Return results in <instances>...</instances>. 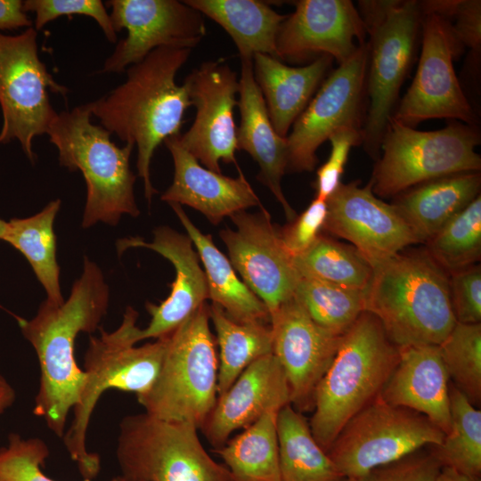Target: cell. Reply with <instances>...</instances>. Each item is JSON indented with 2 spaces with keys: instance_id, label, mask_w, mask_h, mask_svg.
Masks as SVG:
<instances>
[{
  "instance_id": "obj_13",
  "label": "cell",
  "mask_w": 481,
  "mask_h": 481,
  "mask_svg": "<svg viewBox=\"0 0 481 481\" xmlns=\"http://www.w3.org/2000/svg\"><path fill=\"white\" fill-rule=\"evenodd\" d=\"M421 14L422 45L417 71L392 118L411 127L433 118L474 126V111L452 63L462 47L444 19L434 13Z\"/></svg>"
},
{
  "instance_id": "obj_5",
  "label": "cell",
  "mask_w": 481,
  "mask_h": 481,
  "mask_svg": "<svg viewBox=\"0 0 481 481\" xmlns=\"http://www.w3.org/2000/svg\"><path fill=\"white\" fill-rule=\"evenodd\" d=\"M399 356V348L367 311L342 334L316 388L309 421L314 437L327 452L344 425L379 395Z\"/></svg>"
},
{
  "instance_id": "obj_39",
  "label": "cell",
  "mask_w": 481,
  "mask_h": 481,
  "mask_svg": "<svg viewBox=\"0 0 481 481\" xmlns=\"http://www.w3.org/2000/svg\"><path fill=\"white\" fill-rule=\"evenodd\" d=\"M49 453L41 438L9 434L7 444L0 448V481H56L42 469ZM110 481L127 480L118 476Z\"/></svg>"
},
{
  "instance_id": "obj_32",
  "label": "cell",
  "mask_w": 481,
  "mask_h": 481,
  "mask_svg": "<svg viewBox=\"0 0 481 481\" xmlns=\"http://www.w3.org/2000/svg\"><path fill=\"white\" fill-rule=\"evenodd\" d=\"M277 413L266 412L224 445L213 449L233 481H281Z\"/></svg>"
},
{
  "instance_id": "obj_31",
  "label": "cell",
  "mask_w": 481,
  "mask_h": 481,
  "mask_svg": "<svg viewBox=\"0 0 481 481\" xmlns=\"http://www.w3.org/2000/svg\"><path fill=\"white\" fill-rule=\"evenodd\" d=\"M61 204V200L57 199L32 216L11 219L3 239L27 258L46 292V300L57 306L65 301L60 285L53 230Z\"/></svg>"
},
{
  "instance_id": "obj_42",
  "label": "cell",
  "mask_w": 481,
  "mask_h": 481,
  "mask_svg": "<svg viewBox=\"0 0 481 481\" xmlns=\"http://www.w3.org/2000/svg\"><path fill=\"white\" fill-rule=\"evenodd\" d=\"M423 449L342 481H434L442 466L429 449Z\"/></svg>"
},
{
  "instance_id": "obj_37",
  "label": "cell",
  "mask_w": 481,
  "mask_h": 481,
  "mask_svg": "<svg viewBox=\"0 0 481 481\" xmlns=\"http://www.w3.org/2000/svg\"><path fill=\"white\" fill-rule=\"evenodd\" d=\"M294 297L320 326L344 334L364 311V291L300 276Z\"/></svg>"
},
{
  "instance_id": "obj_47",
  "label": "cell",
  "mask_w": 481,
  "mask_h": 481,
  "mask_svg": "<svg viewBox=\"0 0 481 481\" xmlns=\"http://www.w3.org/2000/svg\"><path fill=\"white\" fill-rule=\"evenodd\" d=\"M15 397L13 387L0 372V415L12 405Z\"/></svg>"
},
{
  "instance_id": "obj_48",
  "label": "cell",
  "mask_w": 481,
  "mask_h": 481,
  "mask_svg": "<svg viewBox=\"0 0 481 481\" xmlns=\"http://www.w3.org/2000/svg\"><path fill=\"white\" fill-rule=\"evenodd\" d=\"M434 481H481V478L462 474L448 467H442Z\"/></svg>"
},
{
  "instance_id": "obj_22",
  "label": "cell",
  "mask_w": 481,
  "mask_h": 481,
  "mask_svg": "<svg viewBox=\"0 0 481 481\" xmlns=\"http://www.w3.org/2000/svg\"><path fill=\"white\" fill-rule=\"evenodd\" d=\"M290 404L288 381L272 353L253 362L216 403L200 430L214 449L236 430L247 428L268 412Z\"/></svg>"
},
{
  "instance_id": "obj_45",
  "label": "cell",
  "mask_w": 481,
  "mask_h": 481,
  "mask_svg": "<svg viewBox=\"0 0 481 481\" xmlns=\"http://www.w3.org/2000/svg\"><path fill=\"white\" fill-rule=\"evenodd\" d=\"M326 216V200L315 197L300 215L280 230L283 247L292 258L305 252L316 240Z\"/></svg>"
},
{
  "instance_id": "obj_12",
  "label": "cell",
  "mask_w": 481,
  "mask_h": 481,
  "mask_svg": "<svg viewBox=\"0 0 481 481\" xmlns=\"http://www.w3.org/2000/svg\"><path fill=\"white\" fill-rule=\"evenodd\" d=\"M37 37L33 27L17 36L0 33V143L18 140L32 163L34 138L46 134L58 114L48 91L63 97L69 92L40 60Z\"/></svg>"
},
{
  "instance_id": "obj_46",
  "label": "cell",
  "mask_w": 481,
  "mask_h": 481,
  "mask_svg": "<svg viewBox=\"0 0 481 481\" xmlns=\"http://www.w3.org/2000/svg\"><path fill=\"white\" fill-rule=\"evenodd\" d=\"M32 27L23 8V1L0 0V30Z\"/></svg>"
},
{
  "instance_id": "obj_7",
  "label": "cell",
  "mask_w": 481,
  "mask_h": 481,
  "mask_svg": "<svg viewBox=\"0 0 481 481\" xmlns=\"http://www.w3.org/2000/svg\"><path fill=\"white\" fill-rule=\"evenodd\" d=\"M217 373L216 337L204 303L167 335L158 376L137 401L153 417L200 429L217 400Z\"/></svg>"
},
{
  "instance_id": "obj_4",
  "label": "cell",
  "mask_w": 481,
  "mask_h": 481,
  "mask_svg": "<svg viewBox=\"0 0 481 481\" xmlns=\"http://www.w3.org/2000/svg\"><path fill=\"white\" fill-rule=\"evenodd\" d=\"M138 313L127 306L120 326L108 332L100 329V337H90L85 354V382L73 407V419L64 433L63 443L77 464L83 481H93L101 470L100 456L87 450L86 434L93 412L109 389L135 393L147 391L159 371L167 336L135 346L140 328Z\"/></svg>"
},
{
  "instance_id": "obj_3",
  "label": "cell",
  "mask_w": 481,
  "mask_h": 481,
  "mask_svg": "<svg viewBox=\"0 0 481 481\" xmlns=\"http://www.w3.org/2000/svg\"><path fill=\"white\" fill-rule=\"evenodd\" d=\"M364 311L398 348L440 345L456 322L449 275L427 251L400 252L372 266Z\"/></svg>"
},
{
  "instance_id": "obj_35",
  "label": "cell",
  "mask_w": 481,
  "mask_h": 481,
  "mask_svg": "<svg viewBox=\"0 0 481 481\" xmlns=\"http://www.w3.org/2000/svg\"><path fill=\"white\" fill-rule=\"evenodd\" d=\"M451 428L438 445L428 446L442 467L481 476V411L453 384L449 387Z\"/></svg>"
},
{
  "instance_id": "obj_16",
  "label": "cell",
  "mask_w": 481,
  "mask_h": 481,
  "mask_svg": "<svg viewBox=\"0 0 481 481\" xmlns=\"http://www.w3.org/2000/svg\"><path fill=\"white\" fill-rule=\"evenodd\" d=\"M183 85L196 114L192 126L178 135L181 145L214 172L221 173V161L238 167L234 120L237 73L223 60L208 61L188 74Z\"/></svg>"
},
{
  "instance_id": "obj_21",
  "label": "cell",
  "mask_w": 481,
  "mask_h": 481,
  "mask_svg": "<svg viewBox=\"0 0 481 481\" xmlns=\"http://www.w3.org/2000/svg\"><path fill=\"white\" fill-rule=\"evenodd\" d=\"M119 254L128 248L151 249L174 265L175 278L168 297L159 305L146 303L151 321L141 329L139 339L159 338L169 335L208 298V289L200 259L187 234L168 226H159L153 239L146 242L141 238L122 239L118 241Z\"/></svg>"
},
{
  "instance_id": "obj_34",
  "label": "cell",
  "mask_w": 481,
  "mask_h": 481,
  "mask_svg": "<svg viewBox=\"0 0 481 481\" xmlns=\"http://www.w3.org/2000/svg\"><path fill=\"white\" fill-rule=\"evenodd\" d=\"M292 259L299 276L360 291H365L372 276L371 265L355 247L322 233Z\"/></svg>"
},
{
  "instance_id": "obj_18",
  "label": "cell",
  "mask_w": 481,
  "mask_h": 481,
  "mask_svg": "<svg viewBox=\"0 0 481 481\" xmlns=\"http://www.w3.org/2000/svg\"><path fill=\"white\" fill-rule=\"evenodd\" d=\"M276 37V58L311 62L328 55L339 64L366 43L363 20L350 0H298Z\"/></svg>"
},
{
  "instance_id": "obj_36",
  "label": "cell",
  "mask_w": 481,
  "mask_h": 481,
  "mask_svg": "<svg viewBox=\"0 0 481 481\" xmlns=\"http://www.w3.org/2000/svg\"><path fill=\"white\" fill-rule=\"evenodd\" d=\"M426 243L428 256L448 275L477 265L481 257L480 195Z\"/></svg>"
},
{
  "instance_id": "obj_10",
  "label": "cell",
  "mask_w": 481,
  "mask_h": 481,
  "mask_svg": "<svg viewBox=\"0 0 481 481\" xmlns=\"http://www.w3.org/2000/svg\"><path fill=\"white\" fill-rule=\"evenodd\" d=\"M116 458L127 481H233L205 450L194 425L145 412L121 420Z\"/></svg>"
},
{
  "instance_id": "obj_24",
  "label": "cell",
  "mask_w": 481,
  "mask_h": 481,
  "mask_svg": "<svg viewBox=\"0 0 481 481\" xmlns=\"http://www.w3.org/2000/svg\"><path fill=\"white\" fill-rule=\"evenodd\" d=\"M399 361L379 397L428 418L444 434L451 428L449 376L438 346L399 348Z\"/></svg>"
},
{
  "instance_id": "obj_38",
  "label": "cell",
  "mask_w": 481,
  "mask_h": 481,
  "mask_svg": "<svg viewBox=\"0 0 481 481\" xmlns=\"http://www.w3.org/2000/svg\"><path fill=\"white\" fill-rule=\"evenodd\" d=\"M438 347L449 379L477 407L481 401V323L456 322Z\"/></svg>"
},
{
  "instance_id": "obj_14",
  "label": "cell",
  "mask_w": 481,
  "mask_h": 481,
  "mask_svg": "<svg viewBox=\"0 0 481 481\" xmlns=\"http://www.w3.org/2000/svg\"><path fill=\"white\" fill-rule=\"evenodd\" d=\"M367 62L366 42L322 81L286 137L288 170H314L317 149L336 130L344 126L363 129Z\"/></svg>"
},
{
  "instance_id": "obj_2",
  "label": "cell",
  "mask_w": 481,
  "mask_h": 481,
  "mask_svg": "<svg viewBox=\"0 0 481 481\" xmlns=\"http://www.w3.org/2000/svg\"><path fill=\"white\" fill-rule=\"evenodd\" d=\"M191 53L189 48H157L126 69L123 84L88 102L103 128L137 147L136 167L149 203L157 192L150 176L153 153L166 139L180 134L192 106L185 86L175 81Z\"/></svg>"
},
{
  "instance_id": "obj_43",
  "label": "cell",
  "mask_w": 481,
  "mask_h": 481,
  "mask_svg": "<svg viewBox=\"0 0 481 481\" xmlns=\"http://www.w3.org/2000/svg\"><path fill=\"white\" fill-rule=\"evenodd\" d=\"M328 140L331 144L330 153L327 161L317 170L314 183L316 198L323 200H327L340 185L341 175L351 148L363 142L362 127H341L336 130Z\"/></svg>"
},
{
  "instance_id": "obj_25",
  "label": "cell",
  "mask_w": 481,
  "mask_h": 481,
  "mask_svg": "<svg viewBox=\"0 0 481 481\" xmlns=\"http://www.w3.org/2000/svg\"><path fill=\"white\" fill-rule=\"evenodd\" d=\"M237 127V150L248 152L259 167L257 179L281 205L289 221L297 216L286 200L281 182L288 166L286 137L279 135L269 118L264 97L253 74V58L240 59Z\"/></svg>"
},
{
  "instance_id": "obj_28",
  "label": "cell",
  "mask_w": 481,
  "mask_h": 481,
  "mask_svg": "<svg viewBox=\"0 0 481 481\" xmlns=\"http://www.w3.org/2000/svg\"><path fill=\"white\" fill-rule=\"evenodd\" d=\"M169 206L196 247L204 266L208 298L212 303L220 306L226 315L235 322L270 323L267 307L237 276L229 258L217 249L211 235L203 234L181 205L171 203Z\"/></svg>"
},
{
  "instance_id": "obj_49",
  "label": "cell",
  "mask_w": 481,
  "mask_h": 481,
  "mask_svg": "<svg viewBox=\"0 0 481 481\" xmlns=\"http://www.w3.org/2000/svg\"><path fill=\"white\" fill-rule=\"evenodd\" d=\"M7 230V222L0 218V240H3Z\"/></svg>"
},
{
  "instance_id": "obj_40",
  "label": "cell",
  "mask_w": 481,
  "mask_h": 481,
  "mask_svg": "<svg viewBox=\"0 0 481 481\" xmlns=\"http://www.w3.org/2000/svg\"><path fill=\"white\" fill-rule=\"evenodd\" d=\"M419 4L422 13H434L444 19L461 47L470 48L477 57L481 43L479 0L421 1Z\"/></svg>"
},
{
  "instance_id": "obj_27",
  "label": "cell",
  "mask_w": 481,
  "mask_h": 481,
  "mask_svg": "<svg viewBox=\"0 0 481 481\" xmlns=\"http://www.w3.org/2000/svg\"><path fill=\"white\" fill-rule=\"evenodd\" d=\"M479 172L453 174L413 186L395 196L393 207L418 242H426L477 196Z\"/></svg>"
},
{
  "instance_id": "obj_19",
  "label": "cell",
  "mask_w": 481,
  "mask_h": 481,
  "mask_svg": "<svg viewBox=\"0 0 481 481\" xmlns=\"http://www.w3.org/2000/svg\"><path fill=\"white\" fill-rule=\"evenodd\" d=\"M273 354L286 376L290 405L314 409L316 388L337 353L341 336L317 324L293 296L270 315Z\"/></svg>"
},
{
  "instance_id": "obj_1",
  "label": "cell",
  "mask_w": 481,
  "mask_h": 481,
  "mask_svg": "<svg viewBox=\"0 0 481 481\" xmlns=\"http://www.w3.org/2000/svg\"><path fill=\"white\" fill-rule=\"evenodd\" d=\"M110 289L100 267L85 257L81 276L68 300L46 299L30 320L18 318L24 338L34 347L40 370L33 413L57 436L65 433L68 415L78 401L85 372L76 360L80 332L92 333L106 314Z\"/></svg>"
},
{
  "instance_id": "obj_30",
  "label": "cell",
  "mask_w": 481,
  "mask_h": 481,
  "mask_svg": "<svg viewBox=\"0 0 481 481\" xmlns=\"http://www.w3.org/2000/svg\"><path fill=\"white\" fill-rule=\"evenodd\" d=\"M276 426L281 481H342L303 413L286 405L277 413Z\"/></svg>"
},
{
  "instance_id": "obj_9",
  "label": "cell",
  "mask_w": 481,
  "mask_h": 481,
  "mask_svg": "<svg viewBox=\"0 0 481 481\" xmlns=\"http://www.w3.org/2000/svg\"><path fill=\"white\" fill-rule=\"evenodd\" d=\"M480 135L473 125L453 120L445 127L420 131L390 118L371 179L374 194L396 196L420 183L466 172H479Z\"/></svg>"
},
{
  "instance_id": "obj_17",
  "label": "cell",
  "mask_w": 481,
  "mask_h": 481,
  "mask_svg": "<svg viewBox=\"0 0 481 481\" xmlns=\"http://www.w3.org/2000/svg\"><path fill=\"white\" fill-rule=\"evenodd\" d=\"M230 217L235 229L224 228L219 232L229 260L271 315L294 296L300 276L292 257L264 208L256 214L242 210Z\"/></svg>"
},
{
  "instance_id": "obj_23",
  "label": "cell",
  "mask_w": 481,
  "mask_h": 481,
  "mask_svg": "<svg viewBox=\"0 0 481 481\" xmlns=\"http://www.w3.org/2000/svg\"><path fill=\"white\" fill-rule=\"evenodd\" d=\"M179 135L164 141L171 153L175 172L171 185L161 196L162 200L189 206L214 225L249 208L263 207L239 167L238 177L232 178L200 166L181 145Z\"/></svg>"
},
{
  "instance_id": "obj_41",
  "label": "cell",
  "mask_w": 481,
  "mask_h": 481,
  "mask_svg": "<svg viewBox=\"0 0 481 481\" xmlns=\"http://www.w3.org/2000/svg\"><path fill=\"white\" fill-rule=\"evenodd\" d=\"M23 8L26 12L35 13L36 30L61 16L79 14L93 18L110 42L118 40L110 13L101 0H26Z\"/></svg>"
},
{
  "instance_id": "obj_29",
  "label": "cell",
  "mask_w": 481,
  "mask_h": 481,
  "mask_svg": "<svg viewBox=\"0 0 481 481\" xmlns=\"http://www.w3.org/2000/svg\"><path fill=\"white\" fill-rule=\"evenodd\" d=\"M219 24L235 44L240 58L263 53L276 58V37L287 15L257 0H185Z\"/></svg>"
},
{
  "instance_id": "obj_20",
  "label": "cell",
  "mask_w": 481,
  "mask_h": 481,
  "mask_svg": "<svg viewBox=\"0 0 481 481\" xmlns=\"http://www.w3.org/2000/svg\"><path fill=\"white\" fill-rule=\"evenodd\" d=\"M322 231L348 240L373 266L418 243L392 204L377 198L371 183H340L327 199Z\"/></svg>"
},
{
  "instance_id": "obj_44",
  "label": "cell",
  "mask_w": 481,
  "mask_h": 481,
  "mask_svg": "<svg viewBox=\"0 0 481 481\" xmlns=\"http://www.w3.org/2000/svg\"><path fill=\"white\" fill-rule=\"evenodd\" d=\"M449 285L457 322H481V268L474 265L450 273Z\"/></svg>"
},
{
  "instance_id": "obj_11",
  "label": "cell",
  "mask_w": 481,
  "mask_h": 481,
  "mask_svg": "<svg viewBox=\"0 0 481 481\" xmlns=\"http://www.w3.org/2000/svg\"><path fill=\"white\" fill-rule=\"evenodd\" d=\"M444 438V432L422 414L379 395L344 425L328 455L340 474L350 477L438 445Z\"/></svg>"
},
{
  "instance_id": "obj_6",
  "label": "cell",
  "mask_w": 481,
  "mask_h": 481,
  "mask_svg": "<svg viewBox=\"0 0 481 481\" xmlns=\"http://www.w3.org/2000/svg\"><path fill=\"white\" fill-rule=\"evenodd\" d=\"M88 103L58 113L47 135L58 150L59 163L70 171L79 170L86 184L82 227L98 222L116 225L123 215L136 217L134 185L136 175L130 168L135 147H118L110 133L91 121Z\"/></svg>"
},
{
  "instance_id": "obj_33",
  "label": "cell",
  "mask_w": 481,
  "mask_h": 481,
  "mask_svg": "<svg viewBox=\"0 0 481 481\" xmlns=\"http://www.w3.org/2000/svg\"><path fill=\"white\" fill-rule=\"evenodd\" d=\"M208 312L220 350L217 373L219 396L227 391L249 365L273 353V332L270 323L235 322L214 303L208 306Z\"/></svg>"
},
{
  "instance_id": "obj_26",
  "label": "cell",
  "mask_w": 481,
  "mask_h": 481,
  "mask_svg": "<svg viewBox=\"0 0 481 481\" xmlns=\"http://www.w3.org/2000/svg\"><path fill=\"white\" fill-rule=\"evenodd\" d=\"M333 59L322 55L300 67L286 65L271 55L253 56V74L276 133L287 137L325 79Z\"/></svg>"
},
{
  "instance_id": "obj_8",
  "label": "cell",
  "mask_w": 481,
  "mask_h": 481,
  "mask_svg": "<svg viewBox=\"0 0 481 481\" xmlns=\"http://www.w3.org/2000/svg\"><path fill=\"white\" fill-rule=\"evenodd\" d=\"M358 5L370 35L365 82L369 102L362 143L371 157H378L415 53L422 14L415 0L359 1Z\"/></svg>"
},
{
  "instance_id": "obj_15",
  "label": "cell",
  "mask_w": 481,
  "mask_h": 481,
  "mask_svg": "<svg viewBox=\"0 0 481 481\" xmlns=\"http://www.w3.org/2000/svg\"><path fill=\"white\" fill-rule=\"evenodd\" d=\"M106 5L115 32L126 29L127 36L105 61L102 73L124 72L159 47L192 49L207 32L203 15L183 1L110 0Z\"/></svg>"
}]
</instances>
